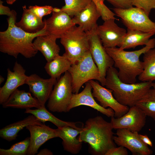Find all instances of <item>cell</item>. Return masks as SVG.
I'll return each mask as SVG.
<instances>
[{
	"mask_svg": "<svg viewBox=\"0 0 155 155\" xmlns=\"http://www.w3.org/2000/svg\"><path fill=\"white\" fill-rule=\"evenodd\" d=\"M115 8L127 9L133 7L132 0H106Z\"/></svg>",
	"mask_w": 155,
	"mask_h": 155,
	"instance_id": "34",
	"label": "cell"
},
{
	"mask_svg": "<svg viewBox=\"0 0 155 155\" xmlns=\"http://www.w3.org/2000/svg\"><path fill=\"white\" fill-rule=\"evenodd\" d=\"M65 4L61 10L71 17H73L85 8L92 0H64Z\"/></svg>",
	"mask_w": 155,
	"mask_h": 155,
	"instance_id": "30",
	"label": "cell"
},
{
	"mask_svg": "<svg viewBox=\"0 0 155 155\" xmlns=\"http://www.w3.org/2000/svg\"><path fill=\"white\" fill-rule=\"evenodd\" d=\"M142 62L143 70L138 76L141 82L155 81V48L151 49L144 54Z\"/></svg>",
	"mask_w": 155,
	"mask_h": 155,
	"instance_id": "28",
	"label": "cell"
},
{
	"mask_svg": "<svg viewBox=\"0 0 155 155\" xmlns=\"http://www.w3.org/2000/svg\"><path fill=\"white\" fill-rule=\"evenodd\" d=\"M72 79L73 93L77 94L81 87L91 80L100 82L99 72L90 50L78 61L71 64L68 71Z\"/></svg>",
	"mask_w": 155,
	"mask_h": 155,
	"instance_id": "6",
	"label": "cell"
},
{
	"mask_svg": "<svg viewBox=\"0 0 155 155\" xmlns=\"http://www.w3.org/2000/svg\"><path fill=\"white\" fill-rule=\"evenodd\" d=\"M96 29L86 32L88 36L89 50L99 71V82L104 86L107 72L110 68L113 67L114 62L103 46L96 33Z\"/></svg>",
	"mask_w": 155,
	"mask_h": 155,
	"instance_id": "9",
	"label": "cell"
},
{
	"mask_svg": "<svg viewBox=\"0 0 155 155\" xmlns=\"http://www.w3.org/2000/svg\"><path fill=\"white\" fill-rule=\"evenodd\" d=\"M127 149L122 146L115 147L109 149L105 155H127Z\"/></svg>",
	"mask_w": 155,
	"mask_h": 155,
	"instance_id": "35",
	"label": "cell"
},
{
	"mask_svg": "<svg viewBox=\"0 0 155 155\" xmlns=\"http://www.w3.org/2000/svg\"><path fill=\"white\" fill-rule=\"evenodd\" d=\"M83 90L80 93H73L68 108V112L75 107L84 105L90 106L108 117H114L115 113L111 108H105L98 104L92 94V87L89 82H86Z\"/></svg>",
	"mask_w": 155,
	"mask_h": 155,
	"instance_id": "15",
	"label": "cell"
},
{
	"mask_svg": "<svg viewBox=\"0 0 155 155\" xmlns=\"http://www.w3.org/2000/svg\"><path fill=\"white\" fill-rule=\"evenodd\" d=\"M16 0H6L7 4L11 5L13 4Z\"/></svg>",
	"mask_w": 155,
	"mask_h": 155,
	"instance_id": "39",
	"label": "cell"
},
{
	"mask_svg": "<svg viewBox=\"0 0 155 155\" xmlns=\"http://www.w3.org/2000/svg\"><path fill=\"white\" fill-rule=\"evenodd\" d=\"M113 9L127 28L155 34V22L150 20L149 15L142 9L133 7L127 9L114 7Z\"/></svg>",
	"mask_w": 155,
	"mask_h": 155,
	"instance_id": "8",
	"label": "cell"
},
{
	"mask_svg": "<svg viewBox=\"0 0 155 155\" xmlns=\"http://www.w3.org/2000/svg\"><path fill=\"white\" fill-rule=\"evenodd\" d=\"M71 64L66 57L59 55L51 61L47 62L44 68L51 78L57 79L62 73L69 70Z\"/></svg>",
	"mask_w": 155,
	"mask_h": 155,
	"instance_id": "27",
	"label": "cell"
},
{
	"mask_svg": "<svg viewBox=\"0 0 155 155\" xmlns=\"http://www.w3.org/2000/svg\"><path fill=\"white\" fill-rule=\"evenodd\" d=\"M26 70L17 61L14 64L13 71L7 69L6 81L0 88V104H2L8 98L11 94L20 86L25 84L28 76Z\"/></svg>",
	"mask_w": 155,
	"mask_h": 155,
	"instance_id": "16",
	"label": "cell"
},
{
	"mask_svg": "<svg viewBox=\"0 0 155 155\" xmlns=\"http://www.w3.org/2000/svg\"><path fill=\"white\" fill-rule=\"evenodd\" d=\"M16 12L7 19L8 27L0 32V51L17 58L20 54L27 58L34 57L38 51L34 48L33 39L38 36L46 34L45 27L36 33L27 32L16 24Z\"/></svg>",
	"mask_w": 155,
	"mask_h": 155,
	"instance_id": "1",
	"label": "cell"
},
{
	"mask_svg": "<svg viewBox=\"0 0 155 155\" xmlns=\"http://www.w3.org/2000/svg\"><path fill=\"white\" fill-rule=\"evenodd\" d=\"M152 88L155 89V82H152Z\"/></svg>",
	"mask_w": 155,
	"mask_h": 155,
	"instance_id": "42",
	"label": "cell"
},
{
	"mask_svg": "<svg viewBox=\"0 0 155 155\" xmlns=\"http://www.w3.org/2000/svg\"><path fill=\"white\" fill-rule=\"evenodd\" d=\"M146 117L144 112L135 105L129 107L128 112L121 117H111V122L114 129L125 128L138 132L144 126Z\"/></svg>",
	"mask_w": 155,
	"mask_h": 155,
	"instance_id": "12",
	"label": "cell"
},
{
	"mask_svg": "<svg viewBox=\"0 0 155 155\" xmlns=\"http://www.w3.org/2000/svg\"><path fill=\"white\" fill-rule=\"evenodd\" d=\"M44 124L31 115L22 120L8 125L0 129V136L3 139L10 142L16 140L19 132L28 125Z\"/></svg>",
	"mask_w": 155,
	"mask_h": 155,
	"instance_id": "23",
	"label": "cell"
},
{
	"mask_svg": "<svg viewBox=\"0 0 155 155\" xmlns=\"http://www.w3.org/2000/svg\"><path fill=\"white\" fill-rule=\"evenodd\" d=\"M2 105L5 108L10 107L26 109L33 107L38 108L42 106L38 100L33 97L30 92L18 88Z\"/></svg>",
	"mask_w": 155,
	"mask_h": 155,
	"instance_id": "20",
	"label": "cell"
},
{
	"mask_svg": "<svg viewBox=\"0 0 155 155\" xmlns=\"http://www.w3.org/2000/svg\"><path fill=\"white\" fill-rule=\"evenodd\" d=\"M23 13L20 21L16 23V26L25 32L34 33L43 29L45 22L31 12L25 5L22 6Z\"/></svg>",
	"mask_w": 155,
	"mask_h": 155,
	"instance_id": "24",
	"label": "cell"
},
{
	"mask_svg": "<svg viewBox=\"0 0 155 155\" xmlns=\"http://www.w3.org/2000/svg\"><path fill=\"white\" fill-rule=\"evenodd\" d=\"M101 17L100 12L92 1L85 8L72 18L74 24L81 27L85 32L96 29L97 22Z\"/></svg>",
	"mask_w": 155,
	"mask_h": 155,
	"instance_id": "19",
	"label": "cell"
},
{
	"mask_svg": "<svg viewBox=\"0 0 155 155\" xmlns=\"http://www.w3.org/2000/svg\"><path fill=\"white\" fill-rule=\"evenodd\" d=\"M57 39L48 35L43 34L36 37L33 42L34 48L42 53L47 62L59 55L60 48L56 43Z\"/></svg>",
	"mask_w": 155,
	"mask_h": 155,
	"instance_id": "22",
	"label": "cell"
},
{
	"mask_svg": "<svg viewBox=\"0 0 155 155\" xmlns=\"http://www.w3.org/2000/svg\"><path fill=\"white\" fill-rule=\"evenodd\" d=\"M30 138L24 140L13 145L8 149H0V155H27L30 144Z\"/></svg>",
	"mask_w": 155,
	"mask_h": 155,
	"instance_id": "31",
	"label": "cell"
},
{
	"mask_svg": "<svg viewBox=\"0 0 155 155\" xmlns=\"http://www.w3.org/2000/svg\"><path fill=\"white\" fill-rule=\"evenodd\" d=\"M89 82L92 88L93 97L102 107L111 108L114 112V117H120L128 112L129 107L120 104L114 98L111 90L104 87L94 80Z\"/></svg>",
	"mask_w": 155,
	"mask_h": 155,
	"instance_id": "11",
	"label": "cell"
},
{
	"mask_svg": "<svg viewBox=\"0 0 155 155\" xmlns=\"http://www.w3.org/2000/svg\"><path fill=\"white\" fill-rule=\"evenodd\" d=\"M3 2L0 0V15H5L10 17L12 16L16 11L13 10H11L8 7L3 5Z\"/></svg>",
	"mask_w": 155,
	"mask_h": 155,
	"instance_id": "36",
	"label": "cell"
},
{
	"mask_svg": "<svg viewBox=\"0 0 155 155\" xmlns=\"http://www.w3.org/2000/svg\"><path fill=\"white\" fill-rule=\"evenodd\" d=\"M139 137L142 141L145 144L151 147L152 146V142L147 135L139 134Z\"/></svg>",
	"mask_w": 155,
	"mask_h": 155,
	"instance_id": "37",
	"label": "cell"
},
{
	"mask_svg": "<svg viewBox=\"0 0 155 155\" xmlns=\"http://www.w3.org/2000/svg\"><path fill=\"white\" fill-rule=\"evenodd\" d=\"M82 129H77L69 126L56 129L58 137L62 140V144L65 150L73 154H76L80 152L82 142L79 140L77 136Z\"/></svg>",
	"mask_w": 155,
	"mask_h": 155,
	"instance_id": "21",
	"label": "cell"
},
{
	"mask_svg": "<svg viewBox=\"0 0 155 155\" xmlns=\"http://www.w3.org/2000/svg\"><path fill=\"white\" fill-rule=\"evenodd\" d=\"M73 94L71 77L67 71L55 85L48 100V109L59 113L68 112V108Z\"/></svg>",
	"mask_w": 155,
	"mask_h": 155,
	"instance_id": "7",
	"label": "cell"
},
{
	"mask_svg": "<svg viewBox=\"0 0 155 155\" xmlns=\"http://www.w3.org/2000/svg\"><path fill=\"white\" fill-rule=\"evenodd\" d=\"M57 80L51 77L44 79L36 74H33L27 76L25 84L28 85L30 91L34 97L38 100L42 106H45Z\"/></svg>",
	"mask_w": 155,
	"mask_h": 155,
	"instance_id": "14",
	"label": "cell"
},
{
	"mask_svg": "<svg viewBox=\"0 0 155 155\" xmlns=\"http://www.w3.org/2000/svg\"><path fill=\"white\" fill-rule=\"evenodd\" d=\"M46 34L57 39L61 37L71 27L75 25L72 18L61 10L52 12V16L44 20Z\"/></svg>",
	"mask_w": 155,
	"mask_h": 155,
	"instance_id": "17",
	"label": "cell"
},
{
	"mask_svg": "<svg viewBox=\"0 0 155 155\" xmlns=\"http://www.w3.org/2000/svg\"><path fill=\"white\" fill-rule=\"evenodd\" d=\"M5 79L1 75H0V84H1L4 81Z\"/></svg>",
	"mask_w": 155,
	"mask_h": 155,
	"instance_id": "40",
	"label": "cell"
},
{
	"mask_svg": "<svg viewBox=\"0 0 155 155\" xmlns=\"http://www.w3.org/2000/svg\"><path fill=\"white\" fill-rule=\"evenodd\" d=\"M118 70L113 67L107 70L105 78L106 88L111 90L115 99L121 104L129 107L135 105L152 87L153 82H142L132 84L122 82Z\"/></svg>",
	"mask_w": 155,
	"mask_h": 155,
	"instance_id": "4",
	"label": "cell"
},
{
	"mask_svg": "<svg viewBox=\"0 0 155 155\" xmlns=\"http://www.w3.org/2000/svg\"><path fill=\"white\" fill-rule=\"evenodd\" d=\"M116 136H114L115 143L118 146H122L129 150L133 155H150L152 150L147 145L141 140L137 132H134L125 128L117 129Z\"/></svg>",
	"mask_w": 155,
	"mask_h": 155,
	"instance_id": "10",
	"label": "cell"
},
{
	"mask_svg": "<svg viewBox=\"0 0 155 155\" xmlns=\"http://www.w3.org/2000/svg\"><path fill=\"white\" fill-rule=\"evenodd\" d=\"M53 153L50 150L46 148L41 150L37 154L38 155H52Z\"/></svg>",
	"mask_w": 155,
	"mask_h": 155,
	"instance_id": "38",
	"label": "cell"
},
{
	"mask_svg": "<svg viewBox=\"0 0 155 155\" xmlns=\"http://www.w3.org/2000/svg\"><path fill=\"white\" fill-rule=\"evenodd\" d=\"M115 19L104 21L102 25L98 26L96 32L104 48L119 47L127 31L115 23Z\"/></svg>",
	"mask_w": 155,
	"mask_h": 155,
	"instance_id": "13",
	"label": "cell"
},
{
	"mask_svg": "<svg viewBox=\"0 0 155 155\" xmlns=\"http://www.w3.org/2000/svg\"><path fill=\"white\" fill-rule=\"evenodd\" d=\"M153 32H145L139 30L127 28L119 48L122 49H134L140 45H146L150 38L154 35Z\"/></svg>",
	"mask_w": 155,
	"mask_h": 155,
	"instance_id": "25",
	"label": "cell"
},
{
	"mask_svg": "<svg viewBox=\"0 0 155 155\" xmlns=\"http://www.w3.org/2000/svg\"><path fill=\"white\" fill-rule=\"evenodd\" d=\"M132 2L133 6L142 9L149 15L155 9V0H132Z\"/></svg>",
	"mask_w": 155,
	"mask_h": 155,
	"instance_id": "33",
	"label": "cell"
},
{
	"mask_svg": "<svg viewBox=\"0 0 155 155\" xmlns=\"http://www.w3.org/2000/svg\"><path fill=\"white\" fill-rule=\"evenodd\" d=\"M136 105L155 121V89H150Z\"/></svg>",
	"mask_w": 155,
	"mask_h": 155,
	"instance_id": "29",
	"label": "cell"
},
{
	"mask_svg": "<svg viewBox=\"0 0 155 155\" xmlns=\"http://www.w3.org/2000/svg\"><path fill=\"white\" fill-rule=\"evenodd\" d=\"M60 38L65 49L63 55L69 60L72 64L89 51L88 34L79 26L71 27Z\"/></svg>",
	"mask_w": 155,
	"mask_h": 155,
	"instance_id": "5",
	"label": "cell"
},
{
	"mask_svg": "<svg viewBox=\"0 0 155 155\" xmlns=\"http://www.w3.org/2000/svg\"><path fill=\"white\" fill-rule=\"evenodd\" d=\"M155 47V38H153L144 47L136 51H126L117 47L105 48L118 69L119 79L124 83L132 84L136 83L137 77L143 70L142 62L140 59V56Z\"/></svg>",
	"mask_w": 155,
	"mask_h": 155,
	"instance_id": "3",
	"label": "cell"
},
{
	"mask_svg": "<svg viewBox=\"0 0 155 155\" xmlns=\"http://www.w3.org/2000/svg\"><path fill=\"white\" fill-rule=\"evenodd\" d=\"M92 1H93L96 4L97 3L100 1H101L100 0H92Z\"/></svg>",
	"mask_w": 155,
	"mask_h": 155,
	"instance_id": "41",
	"label": "cell"
},
{
	"mask_svg": "<svg viewBox=\"0 0 155 155\" xmlns=\"http://www.w3.org/2000/svg\"><path fill=\"white\" fill-rule=\"evenodd\" d=\"M26 128L30 134L28 155L36 154L40 147L44 143L51 139L58 137L56 129L45 124L42 125L31 124Z\"/></svg>",
	"mask_w": 155,
	"mask_h": 155,
	"instance_id": "18",
	"label": "cell"
},
{
	"mask_svg": "<svg viewBox=\"0 0 155 155\" xmlns=\"http://www.w3.org/2000/svg\"><path fill=\"white\" fill-rule=\"evenodd\" d=\"M100 0L104 1V0Z\"/></svg>",
	"mask_w": 155,
	"mask_h": 155,
	"instance_id": "43",
	"label": "cell"
},
{
	"mask_svg": "<svg viewBox=\"0 0 155 155\" xmlns=\"http://www.w3.org/2000/svg\"><path fill=\"white\" fill-rule=\"evenodd\" d=\"M113 129L111 122L97 116L86 120L78 138L80 141L89 144L92 154L105 155L109 149L116 146Z\"/></svg>",
	"mask_w": 155,
	"mask_h": 155,
	"instance_id": "2",
	"label": "cell"
},
{
	"mask_svg": "<svg viewBox=\"0 0 155 155\" xmlns=\"http://www.w3.org/2000/svg\"><path fill=\"white\" fill-rule=\"evenodd\" d=\"M53 7L50 5L39 6L37 5L30 6L28 9L39 18L42 19V17L52 13Z\"/></svg>",
	"mask_w": 155,
	"mask_h": 155,
	"instance_id": "32",
	"label": "cell"
},
{
	"mask_svg": "<svg viewBox=\"0 0 155 155\" xmlns=\"http://www.w3.org/2000/svg\"><path fill=\"white\" fill-rule=\"evenodd\" d=\"M24 113L34 115L44 124L46 121L50 122L57 127L69 126L79 129H81L83 127H80L77 125V124L79 122L65 121L59 119L49 112L45 106H42L35 109H26Z\"/></svg>",
	"mask_w": 155,
	"mask_h": 155,
	"instance_id": "26",
	"label": "cell"
}]
</instances>
